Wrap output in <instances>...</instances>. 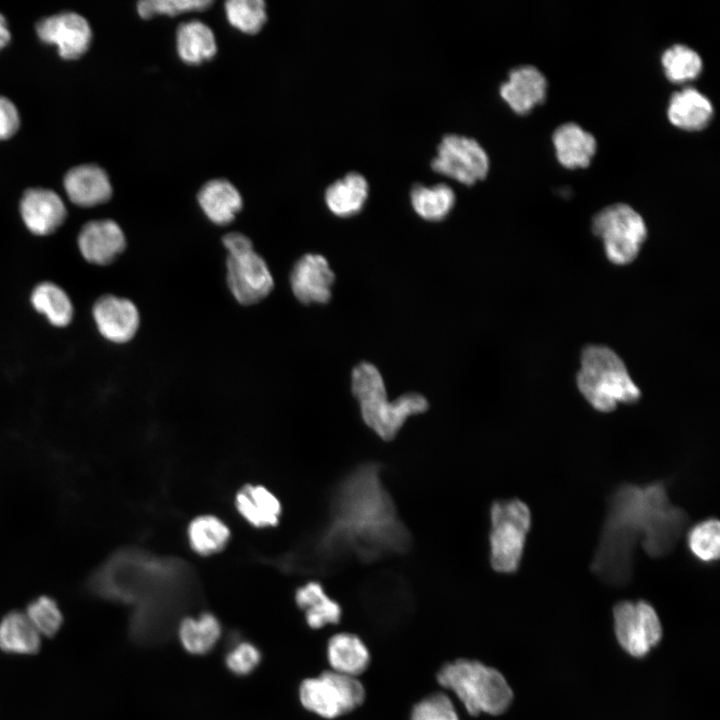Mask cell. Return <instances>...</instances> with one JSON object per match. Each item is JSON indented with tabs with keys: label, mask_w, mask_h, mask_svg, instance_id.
I'll return each mask as SVG.
<instances>
[{
	"label": "cell",
	"mask_w": 720,
	"mask_h": 720,
	"mask_svg": "<svg viewBox=\"0 0 720 720\" xmlns=\"http://www.w3.org/2000/svg\"><path fill=\"white\" fill-rule=\"evenodd\" d=\"M382 468L363 462L336 482L324 524L285 558V567L330 574L353 561L371 564L410 550L412 536L382 483Z\"/></svg>",
	"instance_id": "1"
},
{
	"label": "cell",
	"mask_w": 720,
	"mask_h": 720,
	"mask_svg": "<svg viewBox=\"0 0 720 720\" xmlns=\"http://www.w3.org/2000/svg\"><path fill=\"white\" fill-rule=\"evenodd\" d=\"M688 521L686 511L670 501L667 481L619 484L608 497L592 572L608 585H626L637 543L650 557H664L677 545Z\"/></svg>",
	"instance_id": "2"
},
{
	"label": "cell",
	"mask_w": 720,
	"mask_h": 720,
	"mask_svg": "<svg viewBox=\"0 0 720 720\" xmlns=\"http://www.w3.org/2000/svg\"><path fill=\"white\" fill-rule=\"evenodd\" d=\"M192 576L190 567L182 560L126 548L112 554L96 569L89 587L106 599L149 603L152 598L190 585Z\"/></svg>",
	"instance_id": "3"
},
{
	"label": "cell",
	"mask_w": 720,
	"mask_h": 720,
	"mask_svg": "<svg viewBox=\"0 0 720 720\" xmlns=\"http://www.w3.org/2000/svg\"><path fill=\"white\" fill-rule=\"evenodd\" d=\"M351 389L363 422L384 441L393 440L409 417L429 408L428 400L416 392H407L390 402L380 371L365 361L353 368Z\"/></svg>",
	"instance_id": "4"
},
{
	"label": "cell",
	"mask_w": 720,
	"mask_h": 720,
	"mask_svg": "<svg viewBox=\"0 0 720 720\" xmlns=\"http://www.w3.org/2000/svg\"><path fill=\"white\" fill-rule=\"evenodd\" d=\"M576 383L585 400L603 413L615 410L619 403L634 404L641 398V390L623 360L605 345L584 347Z\"/></svg>",
	"instance_id": "5"
},
{
	"label": "cell",
	"mask_w": 720,
	"mask_h": 720,
	"mask_svg": "<svg viewBox=\"0 0 720 720\" xmlns=\"http://www.w3.org/2000/svg\"><path fill=\"white\" fill-rule=\"evenodd\" d=\"M440 686L451 690L472 716L500 715L511 705L513 692L505 677L480 661L460 658L437 672Z\"/></svg>",
	"instance_id": "6"
},
{
	"label": "cell",
	"mask_w": 720,
	"mask_h": 720,
	"mask_svg": "<svg viewBox=\"0 0 720 720\" xmlns=\"http://www.w3.org/2000/svg\"><path fill=\"white\" fill-rule=\"evenodd\" d=\"M489 562L498 573L513 574L521 564L532 518L520 499L494 501L489 509Z\"/></svg>",
	"instance_id": "7"
},
{
	"label": "cell",
	"mask_w": 720,
	"mask_h": 720,
	"mask_svg": "<svg viewBox=\"0 0 720 720\" xmlns=\"http://www.w3.org/2000/svg\"><path fill=\"white\" fill-rule=\"evenodd\" d=\"M591 229L602 240L607 259L615 265L632 263L648 235L643 217L621 202L598 211L592 218Z\"/></svg>",
	"instance_id": "8"
},
{
	"label": "cell",
	"mask_w": 720,
	"mask_h": 720,
	"mask_svg": "<svg viewBox=\"0 0 720 720\" xmlns=\"http://www.w3.org/2000/svg\"><path fill=\"white\" fill-rule=\"evenodd\" d=\"M299 698L303 707L326 719L345 715L361 706L365 689L357 677L333 670L302 681Z\"/></svg>",
	"instance_id": "9"
},
{
	"label": "cell",
	"mask_w": 720,
	"mask_h": 720,
	"mask_svg": "<svg viewBox=\"0 0 720 720\" xmlns=\"http://www.w3.org/2000/svg\"><path fill=\"white\" fill-rule=\"evenodd\" d=\"M613 619L618 643L633 657H645L662 639L659 616L645 600L618 602L613 608Z\"/></svg>",
	"instance_id": "10"
},
{
	"label": "cell",
	"mask_w": 720,
	"mask_h": 720,
	"mask_svg": "<svg viewBox=\"0 0 720 720\" xmlns=\"http://www.w3.org/2000/svg\"><path fill=\"white\" fill-rule=\"evenodd\" d=\"M431 168L465 185H473L486 177L489 157L474 138L455 133L445 134L437 145Z\"/></svg>",
	"instance_id": "11"
},
{
	"label": "cell",
	"mask_w": 720,
	"mask_h": 720,
	"mask_svg": "<svg viewBox=\"0 0 720 720\" xmlns=\"http://www.w3.org/2000/svg\"><path fill=\"white\" fill-rule=\"evenodd\" d=\"M227 253V284L234 298L242 305H252L267 297L274 286L273 276L253 244Z\"/></svg>",
	"instance_id": "12"
},
{
	"label": "cell",
	"mask_w": 720,
	"mask_h": 720,
	"mask_svg": "<svg viewBox=\"0 0 720 720\" xmlns=\"http://www.w3.org/2000/svg\"><path fill=\"white\" fill-rule=\"evenodd\" d=\"M41 41L55 45L67 60L80 58L88 50L92 31L88 21L75 12H62L41 19L36 25Z\"/></svg>",
	"instance_id": "13"
},
{
	"label": "cell",
	"mask_w": 720,
	"mask_h": 720,
	"mask_svg": "<svg viewBox=\"0 0 720 720\" xmlns=\"http://www.w3.org/2000/svg\"><path fill=\"white\" fill-rule=\"evenodd\" d=\"M361 597L369 612L381 618L407 615L412 607L408 583L393 572H381L368 579Z\"/></svg>",
	"instance_id": "14"
},
{
	"label": "cell",
	"mask_w": 720,
	"mask_h": 720,
	"mask_svg": "<svg viewBox=\"0 0 720 720\" xmlns=\"http://www.w3.org/2000/svg\"><path fill=\"white\" fill-rule=\"evenodd\" d=\"M334 280L335 275L327 259L314 253L303 255L290 273L292 292L303 304L327 303Z\"/></svg>",
	"instance_id": "15"
},
{
	"label": "cell",
	"mask_w": 720,
	"mask_h": 720,
	"mask_svg": "<svg viewBox=\"0 0 720 720\" xmlns=\"http://www.w3.org/2000/svg\"><path fill=\"white\" fill-rule=\"evenodd\" d=\"M100 334L113 343L130 341L136 334L140 315L135 304L127 298L115 295L101 296L92 310Z\"/></svg>",
	"instance_id": "16"
},
{
	"label": "cell",
	"mask_w": 720,
	"mask_h": 720,
	"mask_svg": "<svg viewBox=\"0 0 720 720\" xmlns=\"http://www.w3.org/2000/svg\"><path fill=\"white\" fill-rule=\"evenodd\" d=\"M20 215L27 229L44 236L55 232L66 218V208L61 197L45 188L26 190L20 201Z\"/></svg>",
	"instance_id": "17"
},
{
	"label": "cell",
	"mask_w": 720,
	"mask_h": 720,
	"mask_svg": "<svg viewBox=\"0 0 720 720\" xmlns=\"http://www.w3.org/2000/svg\"><path fill=\"white\" fill-rule=\"evenodd\" d=\"M121 227L111 219L93 220L79 232L78 248L84 259L96 265L112 263L125 249Z\"/></svg>",
	"instance_id": "18"
},
{
	"label": "cell",
	"mask_w": 720,
	"mask_h": 720,
	"mask_svg": "<svg viewBox=\"0 0 720 720\" xmlns=\"http://www.w3.org/2000/svg\"><path fill=\"white\" fill-rule=\"evenodd\" d=\"M547 91L544 74L534 65L524 64L512 68L499 87V94L518 114L531 111L543 102Z\"/></svg>",
	"instance_id": "19"
},
{
	"label": "cell",
	"mask_w": 720,
	"mask_h": 720,
	"mask_svg": "<svg viewBox=\"0 0 720 720\" xmlns=\"http://www.w3.org/2000/svg\"><path fill=\"white\" fill-rule=\"evenodd\" d=\"M64 188L70 201L81 207L103 204L112 195L107 173L95 164L71 168L64 177Z\"/></svg>",
	"instance_id": "20"
},
{
	"label": "cell",
	"mask_w": 720,
	"mask_h": 720,
	"mask_svg": "<svg viewBox=\"0 0 720 720\" xmlns=\"http://www.w3.org/2000/svg\"><path fill=\"white\" fill-rule=\"evenodd\" d=\"M557 160L566 168H583L590 164L597 147L595 137L575 122L559 125L552 134Z\"/></svg>",
	"instance_id": "21"
},
{
	"label": "cell",
	"mask_w": 720,
	"mask_h": 720,
	"mask_svg": "<svg viewBox=\"0 0 720 720\" xmlns=\"http://www.w3.org/2000/svg\"><path fill=\"white\" fill-rule=\"evenodd\" d=\"M713 113L711 100L694 87H684L674 92L667 106L669 121L685 130H699L706 127Z\"/></svg>",
	"instance_id": "22"
},
{
	"label": "cell",
	"mask_w": 720,
	"mask_h": 720,
	"mask_svg": "<svg viewBox=\"0 0 720 720\" xmlns=\"http://www.w3.org/2000/svg\"><path fill=\"white\" fill-rule=\"evenodd\" d=\"M198 203L211 222L217 225H227L241 210L242 197L229 181L213 179L200 189Z\"/></svg>",
	"instance_id": "23"
},
{
	"label": "cell",
	"mask_w": 720,
	"mask_h": 720,
	"mask_svg": "<svg viewBox=\"0 0 720 720\" xmlns=\"http://www.w3.org/2000/svg\"><path fill=\"white\" fill-rule=\"evenodd\" d=\"M368 191L366 178L359 172L351 171L326 188L324 200L327 208L334 215L351 217L362 210Z\"/></svg>",
	"instance_id": "24"
},
{
	"label": "cell",
	"mask_w": 720,
	"mask_h": 720,
	"mask_svg": "<svg viewBox=\"0 0 720 720\" xmlns=\"http://www.w3.org/2000/svg\"><path fill=\"white\" fill-rule=\"evenodd\" d=\"M327 658L333 671L357 677L368 668L370 653L355 634L342 632L332 636L327 645Z\"/></svg>",
	"instance_id": "25"
},
{
	"label": "cell",
	"mask_w": 720,
	"mask_h": 720,
	"mask_svg": "<svg viewBox=\"0 0 720 720\" xmlns=\"http://www.w3.org/2000/svg\"><path fill=\"white\" fill-rule=\"evenodd\" d=\"M236 507L239 513L256 527L276 525L281 505L276 496L260 485H246L236 495Z\"/></svg>",
	"instance_id": "26"
},
{
	"label": "cell",
	"mask_w": 720,
	"mask_h": 720,
	"mask_svg": "<svg viewBox=\"0 0 720 720\" xmlns=\"http://www.w3.org/2000/svg\"><path fill=\"white\" fill-rule=\"evenodd\" d=\"M295 600L298 607L304 611L307 624L313 629L337 624L341 619V606L328 596L318 582L310 581L299 587Z\"/></svg>",
	"instance_id": "27"
},
{
	"label": "cell",
	"mask_w": 720,
	"mask_h": 720,
	"mask_svg": "<svg viewBox=\"0 0 720 720\" xmlns=\"http://www.w3.org/2000/svg\"><path fill=\"white\" fill-rule=\"evenodd\" d=\"M176 47L179 57L188 64H200L209 60L217 51L213 31L199 20L179 25L176 32Z\"/></svg>",
	"instance_id": "28"
},
{
	"label": "cell",
	"mask_w": 720,
	"mask_h": 720,
	"mask_svg": "<svg viewBox=\"0 0 720 720\" xmlns=\"http://www.w3.org/2000/svg\"><path fill=\"white\" fill-rule=\"evenodd\" d=\"M410 201L414 211L424 220H443L454 207L456 196L445 183L425 186L415 183L410 190Z\"/></svg>",
	"instance_id": "29"
},
{
	"label": "cell",
	"mask_w": 720,
	"mask_h": 720,
	"mask_svg": "<svg viewBox=\"0 0 720 720\" xmlns=\"http://www.w3.org/2000/svg\"><path fill=\"white\" fill-rule=\"evenodd\" d=\"M40 634L26 614L11 612L0 622V648L8 653L34 654L40 648Z\"/></svg>",
	"instance_id": "30"
},
{
	"label": "cell",
	"mask_w": 720,
	"mask_h": 720,
	"mask_svg": "<svg viewBox=\"0 0 720 720\" xmlns=\"http://www.w3.org/2000/svg\"><path fill=\"white\" fill-rule=\"evenodd\" d=\"M686 548L697 563L711 566L720 557V524L714 517L692 525L686 535Z\"/></svg>",
	"instance_id": "31"
},
{
	"label": "cell",
	"mask_w": 720,
	"mask_h": 720,
	"mask_svg": "<svg viewBox=\"0 0 720 720\" xmlns=\"http://www.w3.org/2000/svg\"><path fill=\"white\" fill-rule=\"evenodd\" d=\"M34 309L56 327L67 326L73 318V305L67 293L52 282H42L31 294Z\"/></svg>",
	"instance_id": "32"
},
{
	"label": "cell",
	"mask_w": 720,
	"mask_h": 720,
	"mask_svg": "<svg viewBox=\"0 0 720 720\" xmlns=\"http://www.w3.org/2000/svg\"><path fill=\"white\" fill-rule=\"evenodd\" d=\"M220 635V623L210 613H203L198 618H185L179 626L180 641L191 654L207 653L214 647Z\"/></svg>",
	"instance_id": "33"
},
{
	"label": "cell",
	"mask_w": 720,
	"mask_h": 720,
	"mask_svg": "<svg viewBox=\"0 0 720 720\" xmlns=\"http://www.w3.org/2000/svg\"><path fill=\"white\" fill-rule=\"evenodd\" d=\"M229 537L228 527L212 515L199 516L188 527L190 545L201 555H209L222 550Z\"/></svg>",
	"instance_id": "34"
},
{
	"label": "cell",
	"mask_w": 720,
	"mask_h": 720,
	"mask_svg": "<svg viewBox=\"0 0 720 720\" xmlns=\"http://www.w3.org/2000/svg\"><path fill=\"white\" fill-rule=\"evenodd\" d=\"M661 65L665 76L677 83L695 79L703 69L699 53L681 43L673 44L663 51Z\"/></svg>",
	"instance_id": "35"
},
{
	"label": "cell",
	"mask_w": 720,
	"mask_h": 720,
	"mask_svg": "<svg viewBox=\"0 0 720 720\" xmlns=\"http://www.w3.org/2000/svg\"><path fill=\"white\" fill-rule=\"evenodd\" d=\"M225 13L232 26L248 34L257 33L267 18L262 0H229L225 3Z\"/></svg>",
	"instance_id": "36"
},
{
	"label": "cell",
	"mask_w": 720,
	"mask_h": 720,
	"mask_svg": "<svg viewBox=\"0 0 720 720\" xmlns=\"http://www.w3.org/2000/svg\"><path fill=\"white\" fill-rule=\"evenodd\" d=\"M26 616L38 633L45 636L55 635L63 622L58 605L47 596L32 601L27 608Z\"/></svg>",
	"instance_id": "37"
},
{
	"label": "cell",
	"mask_w": 720,
	"mask_h": 720,
	"mask_svg": "<svg viewBox=\"0 0 720 720\" xmlns=\"http://www.w3.org/2000/svg\"><path fill=\"white\" fill-rule=\"evenodd\" d=\"M411 720H460L451 699L444 693H433L415 704Z\"/></svg>",
	"instance_id": "38"
},
{
	"label": "cell",
	"mask_w": 720,
	"mask_h": 720,
	"mask_svg": "<svg viewBox=\"0 0 720 720\" xmlns=\"http://www.w3.org/2000/svg\"><path fill=\"white\" fill-rule=\"evenodd\" d=\"M210 4V0H142L137 3V11L142 18H150L157 14L177 15L202 10Z\"/></svg>",
	"instance_id": "39"
},
{
	"label": "cell",
	"mask_w": 720,
	"mask_h": 720,
	"mask_svg": "<svg viewBox=\"0 0 720 720\" xmlns=\"http://www.w3.org/2000/svg\"><path fill=\"white\" fill-rule=\"evenodd\" d=\"M261 658L259 650L248 642L234 647L226 656V665L234 673L245 675L250 673Z\"/></svg>",
	"instance_id": "40"
},
{
	"label": "cell",
	"mask_w": 720,
	"mask_h": 720,
	"mask_svg": "<svg viewBox=\"0 0 720 720\" xmlns=\"http://www.w3.org/2000/svg\"><path fill=\"white\" fill-rule=\"evenodd\" d=\"M20 117L14 103L0 95V140L12 137L18 130Z\"/></svg>",
	"instance_id": "41"
},
{
	"label": "cell",
	"mask_w": 720,
	"mask_h": 720,
	"mask_svg": "<svg viewBox=\"0 0 720 720\" xmlns=\"http://www.w3.org/2000/svg\"><path fill=\"white\" fill-rule=\"evenodd\" d=\"M11 34L5 17L0 13V50L10 41Z\"/></svg>",
	"instance_id": "42"
}]
</instances>
